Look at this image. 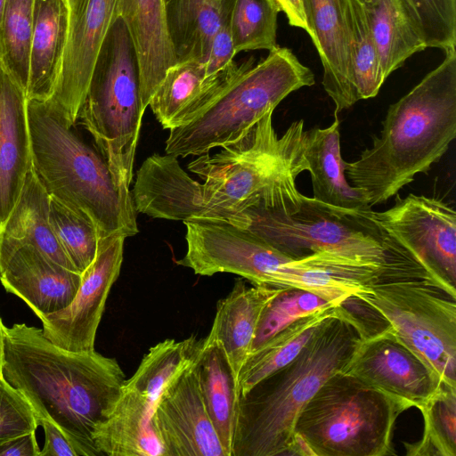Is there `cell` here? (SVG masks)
<instances>
[{"mask_svg": "<svg viewBox=\"0 0 456 456\" xmlns=\"http://www.w3.org/2000/svg\"><path fill=\"white\" fill-rule=\"evenodd\" d=\"M4 379L30 403L37 419L58 427L77 456H98L93 435L117 402L126 380L115 358L95 350L69 351L42 330L4 329Z\"/></svg>", "mask_w": 456, "mask_h": 456, "instance_id": "cell-1", "label": "cell"}, {"mask_svg": "<svg viewBox=\"0 0 456 456\" xmlns=\"http://www.w3.org/2000/svg\"><path fill=\"white\" fill-rule=\"evenodd\" d=\"M273 113L265 115L239 142L219 153L200 155L188 165L204 179L187 175L181 185V212L186 221L214 219L244 228L242 213L253 205L270 206L299 193L296 178L306 170L304 120L279 137Z\"/></svg>", "mask_w": 456, "mask_h": 456, "instance_id": "cell-2", "label": "cell"}, {"mask_svg": "<svg viewBox=\"0 0 456 456\" xmlns=\"http://www.w3.org/2000/svg\"><path fill=\"white\" fill-rule=\"evenodd\" d=\"M380 134L353 162L349 183L370 208L387 201L420 173H427L456 137V50L409 93L391 104Z\"/></svg>", "mask_w": 456, "mask_h": 456, "instance_id": "cell-3", "label": "cell"}, {"mask_svg": "<svg viewBox=\"0 0 456 456\" xmlns=\"http://www.w3.org/2000/svg\"><path fill=\"white\" fill-rule=\"evenodd\" d=\"M289 363L256 383L238 402L232 456L292 455L297 419L321 386L344 370L362 339L339 305Z\"/></svg>", "mask_w": 456, "mask_h": 456, "instance_id": "cell-4", "label": "cell"}, {"mask_svg": "<svg viewBox=\"0 0 456 456\" xmlns=\"http://www.w3.org/2000/svg\"><path fill=\"white\" fill-rule=\"evenodd\" d=\"M32 168L51 197L88 217L99 239L135 235L133 199L118 189L97 147L51 100L27 101Z\"/></svg>", "mask_w": 456, "mask_h": 456, "instance_id": "cell-5", "label": "cell"}, {"mask_svg": "<svg viewBox=\"0 0 456 456\" xmlns=\"http://www.w3.org/2000/svg\"><path fill=\"white\" fill-rule=\"evenodd\" d=\"M447 385L456 387V289L435 277L409 251L383 265L354 296Z\"/></svg>", "mask_w": 456, "mask_h": 456, "instance_id": "cell-6", "label": "cell"}, {"mask_svg": "<svg viewBox=\"0 0 456 456\" xmlns=\"http://www.w3.org/2000/svg\"><path fill=\"white\" fill-rule=\"evenodd\" d=\"M314 83L313 71L277 45L238 74L194 119L169 129L166 154L200 156L237 143L289 94Z\"/></svg>", "mask_w": 456, "mask_h": 456, "instance_id": "cell-7", "label": "cell"}, {"mask_svg": "<svg viewBox=\"0 0 456 456\" xmlns=\"http://www.w3.org/2000/svg\"><path fill=\"white\" fill-rule=\"evenodd\" d=\"M403 409L344 370L331 375L300 411L294 453L303 456L395 454L393 429Z\"/></svg>", "mask_w": 456, "mask_h": 456, "instance_id": "cell-8", "label": "cell"}, {"mask_svg": "<svg viewBox=\"0 0 456 456\" xmlns=\"http://www.w3.org/2000/svg\"><path fill=\"white\" fill-rule=\"evenodd\" d=\"M143 111L133 40L121 17L111 26L98 54L77 121L92 135L127 199Z\"/></svg>", "mask_w": 456, "mask_h": 456, "instance_id": "cell-9", "label": "cell"}, {"mask_svg": "<svg viewBox=\"0 0 456 456\" xmlns=\"http://www.w3.org/2000/svg\"><path fill=\"white\" fill-rule=\"evenodd\" d=\"M370 210L336 208L301 194L293 211L255 205L242 215L245 229L290 258L330 252L383 263L407 248L371 218Z\"/></svg>", "mask_w": 456, "mask_h": 456, "instance_id": "cell-10", "label": "cell"}, {"mask_svg": "<svg viewBox=\"0 0 456 456\" xmlns=\"http://www.w3.org/2000/svg\"><path fill=\"white\" fill-rule=\"evenodd\" d=\"M371 218L403 244L435 277L456 285V212L446 202L424 195L395 197Z\"/></svg>", "mask_w": 456, "mask_h": 456, "instance_id": "cell-11", "label": "cell"}, {"mask_svg": "<svg viewBox=\"0 0 456 456\" xmlns=\"http://www.w3.org/2000/svg\"><path fill=\"white\" fill-rule=\"evenodd\" d=\"M344 371L379 390L403 411L419 410L443 383L390 328L361 339Z\"/></svg>", "mask_w": 456, "mask_h": 456, "instance_id": "cell-12", "label": "cell"}, {"mask_svg": "<svg viewBox=\"0 0 456 456\" xmlns=\"http://www.w3.org/2000/svg\"><path fill=\"white\" fill-rule=\"evenodd\" d=\"M125 240L123 235L100 240L96 256L82 273L71 303L39 318L45 337L56 346L75 352L94 350L105 304L120 273Z\"/></svg>", "mask_w": 456, "mask_h": 456, "instance_id": "cell-13", "label": "cell"}, {"mask_svg": "<svg viewBox=\"0 0 456 456\" xmlns=\"http://www.w3.org/2000/svg\"><path fill=\"white\" fill-rule=\"evenodd\" d=\"M69 31L61 72L52 97L77 123L102 45L120 17L119 0H67Z\"/></svg>", "mask_w": 456, "mask_h": 456, "instance_id": "cell-14", "label": "cell"}, {"mask_svg": "<svg viewBox=\"0 0 456 456\" xmlns=\"http://www.w3.org/2000/svg\"><path fill=\"white\" fill-rule=\"evenodd\" d=\"M0 281L40 318L71 303L81 273L62 266L30 243L0 236Z\"/></svg>", "mask_w": 456, "mask_h": 456, "instance_id": "cell-15", "label": "cell"}, {"mask_svg": "<svg viewBox=\"0 0 456 456\" xmlns=\"http://www.w3.org/2000/svg\"><path fill=\"white\" fill-rule=\"evenodd\" d=\"M195 362L160 395L154 426L165 456H227L203 401Z\"/></svg>", "mask_w": 456, "mask_h": 456, "instance_id": "cell-16", "label": "cell"}, {"mask_svg": "<svg viewBox=\"0 0 456 456\" xmlns=\"http://www.w3.org/2000/svg\"><path fill=\"white\" fill-rule=\"evenodd\" d=\"M249 58L233 61L225 69L208 75L202 62L177 61L169 67L149 105L163 128L172 129L194 119L243 69L254 64Z\"/></svg>", "mask_w": 456, "mask_h": 456, "instance_id": "cell-17", "label": "cell"}, {"mask_svg": "<svg viewBox=\"0 0 456 456\" xmlns=\"http://www.w3.org/2000/svg\"><path fill=\"white\" fill-rule=\"evenodd\" d=\"M311 37L320 56L322 86L335 105V114L354 102L351 86L348 0H302Z\"/></svg>", "mask_w": 456, "mask_h": 456, "instance_id": "cell-18", "label": "cell"}, {"mask_svg": "<svg viewBox=\"0 0 456 456\" xmlns=\"http://www.w3.org/2000/svg\"><path fill=\"white\" fill-rule=\"evenodd\" d=\"M394 257L379 263L330 252L313 253L281 265L273 287L305 289L340 305L366 291L383 265Z\"/></svg>", "mask_w": 456, "mask_h": 456, "instance_id": "cell-19", "label": "cell"}, {"mask_svg": "<svg viewBox=\"0 0 456 456\" xmlns=\"http://www.w3.org/2000/svg\"><path fill=\"white\" fill-rule=\"evenodd\" d=\"M27 97L0 65V220H6L32 167Z\"/></svg>", "mask_w": 456, "mask_h": 456, "instance_id": "cell-20", "label": "cell"}, {"mask_svg": "<svg viewBox=\"0 0 456 456\" xmlns=\"http://www.w3.org/2000/svg\"><path fill=\"white\" fill-rule=\"evenodd\" d=\"M134 43L144 112L167 69L177 62L167 29L164 0H119Z\"/></svg>", "mask_w": 456, "mask_h": 456, "instance_id": "cell-21", "label": "cell"}, {"mask_svg": "<svg viewBox=\"0 0 456 456\" xmlns=\"http://www.w3.org/2000/svg\"><path fill=\"white\" fill-rule=\"evenodd\" d=\"M154 408L145 395L122 386L113 408L93 435L100 455L165 456L152 419Z\"/></svg>", "mask_w": 456, "mask_h": 456, "instance_id": "cell-22", "label": "cell"}, {"mask_svg": "<svg viewBox=\"0 0 456 456\" xmlns=\"http://www.w3.org/2000/svg\"><path fill=\"white\" fill-rule=\"evenodd\" d=\"M282 288L265 285L248 287L242 279L216 304L209 337L222 346L238 386V377L251 352L261 314Z\"/></svg>", "mask_w": 456, "mask_h": 456, "instance_id": "cell-23", "label": "cell"}, {"mask_svg": "<svg viewBox=\"0 0 456 456\" xmlns=\"http://www.w3.org/2000/svg\"><path fill=\"white\" fill-rule=\"evenodd\" d=\"M303 153L312 181L314 200L345 209L368 210L362 191L352 186L346 176V161L340 150L339 120L325 128L305 130Z\"/></svg>", "mask_w": 456, "mask_h": 456, "instance_id": "cell-24", "label": "cell"}, {"mask_svg": "<svg viewBox=\"0 0 456 456\" xmlns=\"http://www.w3.org/2000/svg\"><path fill=\"white\" fill-rule=\"evenodd\" d=\"M69 31L67 0H35L28 100H49L61 72Z\"/></svg>", "mask_w": 456, "mask_h": 456, "instance_id": "cell-25", "label": "cell"}, {"mask_svg": "<svg viewBox=\"0 0 456 456\" xmlns=\"http://www.w3.org/2000/svg\"><path fill=\"white\" fill-rule=\"evenodd\" d=\"M194 366L209 417L227 456H232L240 395L220 344L208 336L204 338Z\"/></svg>", "mask_w": 456, "mask_h": 456, "instance_id": "cell-26", "label": "cell"}, {"mask_svg": "<svg viewBox=\"0 0 456 456\" xmlns=\"http://www.w3.org/2000/svg\"><path fill=\"white\" fill-rule=\"evenodd\" d=\"M232 0H167L165 20L177 61L204 63L224 12Z\"/></svg>", "mask_w": 456, "mask_h": 456, "instance_id": "cell-27", "label": "cell"}, {"mask_svg": "<svg viewBox=\"0 0 456 456\" xmlns=\"http://www.w3.org/2000/svg\"><path fill=\"white\" fill-rule=\"evenodd\" d=\"M339 313V305L322 307L295 321L252 351L238 377L240 397L264 378L292 362L321 327Z\"/></svg>", "mask_w": 456, "mask_h": 456, "instance_id": "cell-28", "label": "cell"}, {"mask_svg": "<svg viewBox=\"0 0 456 456\" xmlns=\"http://www.w3.org/2000/svg\"><path fill=\"white\" fill-rule=\"evenodd\" d=\"M49 212L50 195L31 167L13 208L2 224L0 236L30 243L62 266L77 272L53 232Z\"/></svg>", "mask_w": 456, "mask_h": 456, "instance_id": "cell-29", "label": "cell"}, {"mask_svg": "<svg viewBox=\"0 0 456 456\" xmlns=\"http://www.w3.org/2000/svg\"><path fill=\"white\" fill-rule=\"evenodd\" d=\"M364 9L378 47L382 75L387 79L411 55L427 47L400 0H376Z\"/></svg>", "mask_w": 456, "mask_h": 456, "instance_id": "cell-30", "label": "cell"}, {"mask_svg": "<svg viewBox=\"0 0 456 456\" xmlns=\"http://www.w3.org/2000/svg\"><path fill=\"white\" fill-rule=\"evenodd\" d=\"M203 338L165 339L151 347L134 375L123 386L145 395L155 405L162 393L199 356Z\"/></svg>", "mask_w": 456, "mask_h": 456, "instance_id": "cell-31", "label": "cell"}, {"mask_svg": "<svg viewBox=\"0 0 456 456\" xmlns=\"http://www.w3.org/2000/svg\"><path fill=\"white\" fill-rule=\"evenodd\" d=\"M348 7L351 86L356 103L375 97L386 79L364 6L358 0H348Z\"/></svg>", "mask_w": 456, "mask_h": 456, "instance_id": "cell-32", "label": "cell"}, {"mask_svg": "<svg viewBox=\"0 0 456 456\" xmlns=\"http://www.w3.org/2000/svg\"><path fill=\"white\" fill-rule=\"evenodd\" d=\"M35 0H5L0 65L26 94Z\"/></svg>", "mask_w": 456, "mask_h": 456, "instance_id": "cell-33", "label": "cell"}, {"mask_svg": "<svg viewBox=\"0 0 456 456\" xmlns=\"http://www.w3.org/2000/svg\"><path fill=\"white\" fill-rule=\"evenodd\" d=\"M419 411L423 437L415 444H405L407 454L456 456V387L442 383Z\"/></svg>", "mask_w": 456, "mask_h": 456, "instance_id": "cell-34", "label": "cell"}, {"mask_svg": "<svg viewBox=\"0 0 456 456\" xmlns=\"http://www.w3.org/2000/svg\"><path fill=\"white\" fill-rule=\"evenodd\" d=\"M275 0H233L230 26L236 53L277 46Z\"/></svg>", "mask_w": 456, "mask_h": 456, "instance_id": "cell-35", "label": "cell"}, {"mask_svg": "<svg viewBox=\"0 0 456 456\" xmlns=\"http://www.w3.org/2000/svg\"><path fill=\"white\" fill-rule=\"evenodd\" d=\"M49 217L62 250L82 274L97 253L100 239L95 225L88 217L51 196Z\"/></svg>", "mask_w": 456, "mask_h": 456, "instance_id": "cell-36", "label": "cell"}, {"mask_svg": "<svg viewBox=\"0 0 456 456\" xmlns=\"http://www.w3.org/2000/svg\"><path fill=\"white\" fill-rule=\"evenodd\" d=\"M328 305H339L330 303L305 289L282 288L269 301L261 314L251 352L295 321Z\"/></svg>", "mask_w": 456, "mask_h": 456, "instance_id": "cell-37", "label": "cell"}, {"mask_svg": "<svg viewBox=\"0 0 456 456\" xmlns=\"http://www.w3.org/2000/svg\"><path fill=\"white\" fill-rule=\"evenodd\" d=\"M426 47L445 52L456 45V0H400Z\"/></svg>", "mask_w": 456, "mask_h": 456, "instance_id": "cell-38", "label": "cell"}, {"mask_svg": "<svg viewBox=\"0 0 456 456\" xmlns=\"http://www.w3.org/2000/svg\"><path fill=\"white\" fill-rule=\"evenodd\" d=\"M38 423L26 397L0 379V444L17 436L37 431Z\"/></svg>", "mask_w": 456, "mask_h": 456, "instance_id": "cell-39", "label": "cell"}, {"mask_svg": "<svg viewBox=\"0 0 456 456\" xmlns=\"http://www.w3.org/2000/svg\"><path fill=\"white\" fill-rule=\"evenodd\" d=\"M233 0L226 9L222 22L215 34L204 67L208 75L225 69L237 53L233 45L230 19Z\"/></svg>", "mask_w": 456, "mask_h": 456, "instance_id": "cell-40", "label": "cell"}, {"mask_svg": "<svg viewBox=\"0 0 456 456\" xmlns=\"http://www.w3.org/2000/svg\"><path fill=\"white\" fill-rule=\"evenodd\" d=\"M45 432V444L39 456H77L73 445L53 423L46 419H37Z\"/></svg>", "mask_w": 456, "mask_h": 456, "instance_id": "cell-41", "label": "cell"}, {"mask_svg": "<svg viewBox=\"0 0 456 456\" xmlns=\"http://www.w3.org/2000/svg\"><path fill=\"white\" fill-rule=\"evenodd\" d=\"M36 431L12 438L0 444V456H39Z\"/></svg>", "mask_w": 456, "mask_h": 456, "instance_id": "cell-42", "label": "cell"}, {"mask_svg": "<svg viewBox=\"0 0 456 456\" xmlns=\"http://www.w3.org/2000/svg\"><path fill=\"white\" fill-rule=\"evenodd\" d=\"M281 12H283L289 25L307 30L302 0H275Z\"/></svg>", "mask_w": 456, "mask_h": 456, "instance_id": "cell-43", "label": "cell"}, {"mask_svg": "<svg viewBox=\"0 0 456 456\" xmlns=\"http://www.w3.org/2000/svg\"><path fill=\"white\" fill-rule=\"evenodd\" d=\"M4 329L2 319L0 317V379L4 378L3 370L4 363Z\"/></svg>", "mask_w": 456, "mask_h": 456, "instance_id": "cell-44", "label": "cell"}, {"mask_svg": "<svg viewBox=\"0 0 456 456\" xmlns=\"http://www.w3.org/2000/svg\"><path fill=\"white\" fill-rule=\"evenodd\" d=\"M4 3H5V0H0V58H1V27H2V20H3V15H4Z\"/></svg>", "mask_w": 456, "mask_h": 456, "instance_id": "cell-45", "label": "cell"}, {"mask_svg": "<svg viewBox=\"0 0 456 456\" xmlns=\"http://www.w3.org/2000/svg\"><path fill=\"white\" fill-rule=\"evenodd\" d=\"M360 3L363 4L365 7L371 6L375 4L376 0H358Z\"/></svg>", "mask_w": 456, "mask_h": 456, "instance_id": "cell-46", "label": "cell"}, {"mask_svg": "<svg viewBox=\"0 0 456 456\" xmlns=\"http://www.w3.org/2000/svg\"><path fill=\"white\" fill-rule=\"evenodd\" d=\"M1 228H2V222L0 220V232H1Z\"/></svg>", "mask_w": 456, "mask_h": 456, "instance_id": "cell-47", "label": "cell"}, {"mask_svg": "<svg viewBox=\"0 0 456 456\" xmlns=\"http://www.w3.org/2000/svg\"><path fill=\"white\" fill-rule=\"evenodd\" d=\"M166 1H167V0H164V3H165Z\"/></svg>", "mask_w": 456, "mask_h": 456, "instance_id": "cell-48", "label": "cell"}]
</instances>
